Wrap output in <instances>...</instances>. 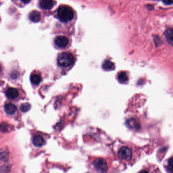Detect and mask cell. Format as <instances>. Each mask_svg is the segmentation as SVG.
<instances>
[{
	"mask_svg": "<svg viewBox=\"0 0 173 173\" xmlns=\"http://www.w3.org/2000/svg\"><path fill=\"white\" fill-rule=\"evenodd\" d=\"M74 16L72 9L67 6H63L59 8L57 10V17L63 23H68L71 21Z\"/></svg>",
	"mask_w": 173,
	"mask_h": 173,
	"instance_id": "obj_1",
	"label": "cell"
},
{
	"mask_svg": "<svg viewBox=\"0 0 173 173\" xmlns=\"http://www.w3.org/2000/svg\"><path fill=\"white\" fill-rule=\"evenodd\" d=\"M75 62V58L69 52H63L57 57V63L59 66L63 68L71 67Z\"/></svg>",
	"mask_w": 173,
	"mask_h": 173,
	"instance_id": "obj_2",
	"label": "cell"
},
{
	"mask_svg": "<svg viewBox=\"0 0 173 173\" xmlns=\"http://www.w3.org/2000/svg\"><path fill=\"white\" fill-rule=\"evenodd\" d=\"M94 168L100 173H105L108 170V165L104 159H97L92 163Z\"/></svg>",
	"mask_w": 173,
	"mask_h": 173,
	"instance_id": "obj_3",
	"label": "cell"
},
{
	"mask_svg": "<svg viewBox=\"0 0 173 173\" xmlns=\"http://www.w3.org/2000/svg\"><path fill=\"white\" fill-rule=\"evenodd\" d=\"M133 155L132 150L127 147H124L119 150L118 155L121 159L129 161L131 159Z\"/></svg>",
	"mask_w": 173,
	"mask_h": 173,
	"instance_id": "obj_4",
	"label": "cell"
},
{
	"mask_svg": "<svg viewBox=\"0 0 173 173\" xmlns=\"http://www.w3.org/2000/svg\"><path fill=\"white\" fill-rule=\"evenodd\" d=\"M54 42L56 46L59 48H65L69 44V40L66 37L60 36L55 38Z\"/></svg>",
	"mask_w": 173,
	"mask_h": 173,
	"instance_id": "obj_5",
	"label": "cell"
},
{
	"mask_svg": "<svg viewBox=\"0 0 173 173\" xmlns=\"http://www.w3.org/2000/svg\"><path fill=\"white\" fill-rule=\"evenodd\" d=\"M6 95L8 98L14 99L18 96V92L14 88H9L6 92Z\"/></svg>",
	"mask_w": 173,
	"mask_h": 173,
	"instance_id": "obj_6",
	"label": "cell"
},
{
	"mask_svg": "<svg viewBox=\"0 0 173 173\" xmlns=\"http://www.w3.org/2000/svg\"><path fill=\"white\" fill-rule=\"evenodd\" d=\"M45 143L44 138L40 135H37L33 138V143L36 147H41Z\"/></svg>",
	"mask_w": 173,
	"mask_h": 173,
	"instance_id": "obj_7",
	"label": "cell"
},
{
	"mask_svg": "<svg viewBox=\"0 0 173 173\" xmlns=\"http://www.w3.org/2000/svg\"><path fill=\"white\" fill-rule=\"evenodd\" d=\"M40 6L44 9H50L54 6V2L50 0H43L40 2Z\"/></svg>",
	"mask_w": 173,
	"mask_h": 173,
	"instance_id": "obj_8",
	"label": "cell"
},
{
	"mask_svg": "<svg viewBox=\"0 0 173 173\" xmlns=\"http://www.w3.org/2000/svg\"><path fill=\"white\" fill-rule=\"evenodd\" d=\"M29 19L33 22L36 23L40 21L41 18V14L40 12L38 11H33L29 13Z\"/></svg>",
	"mask_w": 173,
	"mask_h": 173,
	"instance_id": "obj_9",
	"label": "cell"
},
{
	"mask_svg": "<svg viewBox=\"0 0 173 173\" xmlns=\"http://www.w3.org/2000/svg\"><path fill=\"white\" fill-rule=\"evenodd\" d=\"M9 151L6 148H2L0 149V161H6L8 160Z\"/></svg>",
	"mask_w": 173,
	"mask_h": 173,
	"instance_id": "obj_10",
	"label": "cell"
},
{
	"mask_svg": "<svg viewBox=\"0 0 173 173\" xmlns=\"http://www.w3.org/2000/svg\"><path fill=\"white\" fill-rule=\"evenodd\" d=\"M5 112L9 115H12L15 113L16 111V107L15 105L11 103H8L5 105Z\"/></svg>",
	"mask_w": 173,
	"mask_h": 173,
	"instance_id": "obj_11",
	"label": "cell"
},
{
	"mask_svg": "<svg viewBox=\"0 0 173 173\" xmlns=\"http://www.w3.org/2000/svg\"><path fill=\"white\" fill-rule=\"evenodd\" d=\"M164 35L167 42L171 45H173V30L172 29H169L165 31Z\"/></svg>",
	"mask_w": 173,
	"mask_h": 173,
	"instance_id": "obj_12",
	"label": "cell"
},
{
	"mask_svg": "<svg viewBox=\"0 0 173 173\" xmlns=\"http://www.w3.org/2000/svg\"><path fill=\"white\" fill-rule=\"evenodd\" d=\"M114 63L109 60H106L103 64V69H104L105 70H107V71L111 70L114 68Z\"/></svg>",
	"mask_w": 173,
	"mask_h": 173,
	"instance_id": "obj_13",
	"label": "cell"
},
{
	"mask_svg": "<svg viewBox=\"0 0 173 173\" xmlns=\"http://www.w3.org/2000/svg\"><path fill=\"white\" fill-rule=\"evenodd\" d=\"M118 80L120 83H124L128 80V76L127 73L124 72H122L119 74L118 76Z\"/></svg>",
	"mask_w": 173,
	"mask_h": 173,
	"instance_id": "obj_14",
	"label": "cell"
},
{
	"mask_svg": "<svg viewBox=\"0 0 173 173\" xmlns=\"http://www.w3.org/2000/svg\"><path fill=\"white\" fill-rule=\"evenodd\" d=\"M127 124L129 127H131V129H137L140 127L136 120L133 118L129 119L127 121Z\"/></svg>",
	"mask_w": 173,
	"mask_h": 173,
	"instance_id": "obj_15",
	"label": "cell"
},
{
	"mask_svg": "<svg viewBox=\"0 0 173 173\" xmlns=\"http://www.w3.org/2000/svg\"><path fill=\"white\" fill-rule=\"evenodd\" d=\"M41 80V78L40 76L38 74H34L31 75V81L32 83L35 85H38L40 83Z\"/></svg>",
	"mask_w": 173,
	"mask_h": 173,
	"instance_id": "obj_16",
	"label": "cell"
},
{
	"mask_svg": "<svg viewBox=\"0 0 173 173\" xmlns=\"http://www.w3.org/2000/svg\"><path fill=\"white\" fill-rule=\"evenodd\" d=\"M11 167L10 165H4L0 166V173H8L10 171Z\"/></svg>",
	"mask_w": 173,
	"mask_h": 173,
	"instance_id": "obj_17",
	"label": "cell"
},
{
	"mask_svg": "<svg viewBox=\"0 0 173 173\" xmlns=\"http://www.w3.org/2000/svg\"><path fill=\"white\" fill-rule=\"evenodd\" d=\"M31 108V105L29 103H25L21 105V109L23 112H26L28 111H29Z\"/></svg>",
	"mask_w": 173,
	"mask_h": 173,
	"instance_id": "obj_18",
	"label": "cell"
},
{
	"mask_svg": "<svg viewBox=\"0 0 173 173\" xmlns=\"http://www.w3.org/2000/svg\"><path fill=\"white\" fill-rule=\"evenodd\" d=\"M8 125L6 123H1L0 124V131L2 133H6L8 131Z\"/></svg>",
	"mask_w": 173,
	"mask_h": 173,
	"instance_id": "obj_19",
	"label": "cell"
},
{
	"mask_svg": "<svg viewBox=\"0 0 173 173\" xmlns=\"http://www.w3.org/2000/svg\"><path fill=\"white\" fill-rule=\"evenodd\" d=\"M168 169L170 170V173H172V169H173V161H172V158L170 159L168 163Z\"/></svg>",
	"mask_w": 173,
	"mask_h": 173,
	"instance_id": "obj_20",
	"label": "cell"
},
{
	"mask_svg": "<svg viewBox=\"0 0 173 173\" xmlns=\"http://www.w3.org/2000/svg\"><path fill=\"white\" fill-rule=\"evenodd\" d=\"M163 3H165V4L166 5H171L172 4H173V2H172V1H163Z\"/></svg>",
	"mask_w": 173,
	"mask_h": 173,
	"instance_id": "obj_21",
	"label": "cell"
},
{
	"mask_svg": "<svg viewBox=\"0 0 173 173\" xmlns=\"http://www.w3.org/2000/svg\"><path fill=\"white\" fill-rule=\"evenodd\" d=\"M139 173H149L148 172V171H146V170H143L140 172Z\"/></svg>",
	"mask_w": 173,
	"mask_h": 173,
	"instance_id": "obj_22",
	"label": "cell"
},
{
	"mask_svg": "<svg viewBox=\"0 0 173 173\" xmlns=\"http://www.w3.org/2000/svg\"><path fill=\"white\" fill-rule=\"evenodd\" d=\"M1 70H2V67H1V66L0 65V72L1 71Z\"/></svg>",
	"mask_w": 173,
	"mask_h": 173,
	"instance_id": "obj_23",
	"label": "cell"
}]
</instances>
